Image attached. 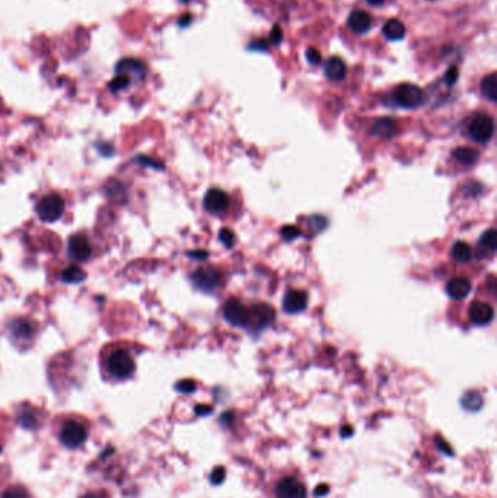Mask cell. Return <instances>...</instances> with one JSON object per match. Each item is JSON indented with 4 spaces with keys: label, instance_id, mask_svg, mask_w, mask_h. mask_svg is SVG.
I'll return each instance as SVG.
<instances>
[{
    "label": "cell",
    "instance_id": "f1b7e54d",
    "mask_svg": "<svg viewBox=\"0 0 497 498\" xmlns=\"http://www.w3.org/2000/svg\"><path fill=\"white\" fill-rule=\"evenodd\" d=\"M175 389L179 390V392H181V394L190 395V394L196 392L197 385H196V382L191 380V379H184V380H180L179 383L175 385Z\"/></svg>",
    "mask_w": 497,
    "mask_h": 498
},
{
    "label": "cell",
    "instance_id": "6da1fadb",
    "mask_svg": "<svg viewBox=\"0 0 497 498\" xmlns=\"http://www.w3.org/2000/svg\"><path fill=\"white\" fill-rule=\"evenodd\" d=\"M104 367L106 375L116 380H126L133 376L136 370V363L133 355L121 347L110 348L105 355Z\"/></svg>",
    "mask_w": 497,
    "mask_h": 498
},
{
    "label": "cell",
    "instance_id": "484cf974",
    "mask_svg": "<svg viewBox=\"0 0 497 498\" xmlns=\"http://www.w3.org/2000/svg\"><path fill=\"white\" fill-rule=\"evenodd\" d=\"M85 277H86L85 271L82 268H79L78 265H70L61 273V281L70 283V284L81 283L85 280Z\"/></svg>",
    "mask_w": 497,
    "mask_h": 498
},
{
    "label": "cell",
    "instance_id": "ffe728a7",
    "mask_svg": "<svg viewBox=\"0 0 497 498\" xmlns=\"http://www.w3.org/2000/svg\"><path fill=\"white\" fill-rule=\"evenodd\" d=\"M346 64L338 57H331L326 63V75L331 81H343L346 78Z\"/></svg>",
    "mask_w": 497,
    "mask_h": 498
},
{
    "label": "cell",
    "instance_id": "9a60e30c",
    "mask_svg": "<svg viewBox=\"0 0 497 498\" xmlns=\"http://www.w3.org/2000/svg\"><path fill=\"white\" fill-rule=\"evenodd\" d=\"M468 313H470L471 322L476 325H480V327L490 324L494 317L493 308L484 302H474L471 305Z\"/></svg>",
    "mask_w": 497,
    "mask_h": 498
},
{
    "label": "cell",
    "instance_id": "ab89813d",
    "mask_svg": "<svg viewBox=\"0 0 497 498\" xmlns=\"http://www.w3.org/2000/svg\"><path fill=\"white\" fill-rule=\"evenodd\" d=\"M354 435V430H353V427L350 424H346L341 427V430H340V436L341 439H351Z\"/></svg>",
    "mask_w": 497,
    "mask_h": 498
},
{
    "label": "cell",
    "instance_id": "f35d334b",
    "mask_svg": "<svg viewBox=\"0 0 497 498\" xmlns=\"http://www.w3.org/2000/svg\"><path fill=\"white\" fill-rule=\"evenodd\" d=\"M234 418H235V414L232 411H225L221 418H219V422L224 424V425H231L234 422Z\"/></svg>",
    "mask_w": 497,
    "mask_h": 498
},
{
    "label": "cell",
    "instance_id": "7c38bea8",
    "mask_svg": "<svg viewBox=\"0 0 497 498\" xmlns=\"http://www.w3.org/2000/svg\"><path fill=\"white\" fill-rule=\"evenodd\" d=\"M224 316L234 327H245L248 319V309L236 299L226 302L224 308Z\"/></svg>",
    "mask_w": 497,
    "mask_h": 498
},
{
    "label": "cell",
    "instance_id": "83f0119b",
    "mask_svg": "<svg viewBox=\"0 0 497 498\" xmlns=\"http://www.w3.org/2000/svg\"><path fill=\"white\" fill-rule=\"evenodd\" d=\"M0 498H31V495L24 487H9L2 492Z\"/></svg>",
    "mask_w": 497,
    "mask_h": 498
},
{
    "label": "cell",
    "instance_id": "f546056e",
    "mask_svg": "<svg viewBox=\"0 0 497 498\" xmlns=\"http://www.w3.org/2000/svg\"><path fill=\"white\" fill-rule=\"evenodd\" d=\"M226 479V469L224 467H216L210 474V484L221 485Z\"/></svg>",
    "mask_w": 497,
    "mask_h": 498
},
{
    "label": "cell",
    "instance_id": "44dd1931",
    "mask_svg": "<svg viewBox=\"0 0 497 498\" xmlns=\"http://www.w3.org/2000/svg\"><path fill=\"white\" fill-rule=\"evenodd\" d=\"M383 35L391 41H398L403 40L406 35V26L403 22H400L398 19H389L385 25H383Z\"/></svg>",
    "mask_w": 497,
    "mask_h": 498
},
{
    "label": "cell",
    "instance_id": "ee69618b",
    "mask_svg": "<svg viewBox=\"0 0 497 498\" xmlns=\"http://www.w3.org/2000/svg\"><path fill=\"white\" fill-rule=\"evenodd\" d=\"M366 2L371 5V6H381L385 0H366Z\"/></svg>",
    "mask_w": 497,
    "mask_h": 498
},
{
    "label": "cell",
    "instance_id": "4dcf8cb0",
    "mask_svg": "<svg viewBox=\"0 0 497 498\" xmlns=\"http://www.w3.org/2000/svg\"><path fill=\"white\" fill-rule=\"evenodd\" d=\"M280 235L285 240H293L301 235V230L296 226H285L281 229Z\"/></svg>",
    "mask_w": 497,
    "mask_h": 498
},
{
    "label": "cell",
    "instance_id": "603a6c76",
    "mask_svg": "<svg viewBox=\"0 0 497 498\" xmlns=\"http://www.w3.org/2000/svg\"><path fill=\"white\" fill-rule=\"evenodd\" d=\"M452 258L456 261V263H468L473 257V251H471V248L468 243L466 242H456L453 243L452 246V253H451Z\"/></svg>",
    "mask_w": 497,
    "mask_h": 498
},
{
    "label": "cell",
    "instance_id": "1f68e13d",
    "mask_svg": "<svg viewBox=\"0 0 497 498\" xmlns=\"http://www.w3.org/2000/svg\"><path fill=\"white\" fill-rule=\"evenodd\" d=\"M219 238L226 248H232L235 245V233L231 229H222L219 233Z\"/></svg>",
    "mask_w": 497,
    "mask_h": 498
},
{
    "label": "cell",
    "instance_id": "52a82bcc",
    "mask_svg": "<svg viewBox=\"0 0 497 498\" xmlns=\"http://www.w3.org/2000/svg\"><path fill=\"white\" fill-rule=\"evenodd\" d=\"M394 101L401 108L413 110L423 102V91L416 85L404 83L396 89Z\"/></svg>",
    "mask_w": 497,
    "mask_h": 498
},
{
    "label": "cell",
    "instance_id": "ac0fdd59",
    "mask_svg": "<svg viewBox=\"0 0 497 498\" xmlns=\"http://www.w3.org/2000/svg\"><path fill=\"white\" fill-rule=\"evenodd\" d=\"M459 405L467 412H478V411H481L484 401H483L481 394L477 392V390H467V392L461 397Z\"/></svg>",
    "mask_w": 497,
    "mask_h": 498
},
{
    "label": "cell",
    "instance_id": "277c9868",
    "mask_svg": "<svg viewBox=\"0 0 497 498\" xmlns=\"http://www.w3.org/2000/svg\"><path fill=\"white\" fill-rule=\"evenodd\" d=\"M274 309L270 305L258 303L253 309H248V319L244 328L250 332H261L274 321Z\"/></svg>",
    "mask_w": 497,
    "mask_h": 498
},
{
    "label": "cell",
    "instance_id": "e575fe53",
    "mask_svg": "<svg viewBox=\"0 0 497 498\" xmlns=\"http://www.w3.org/2000/svg\"><path fill=\"white\" fill-rule=\"evenodd\" d=\"M306 59H308V61H309L311 64H313V66L321 63V54H319V51L315 50V49H308V50H306Z\"/></svg>",
    "mask_w": 497,
    "mask_h": 498
},
{
    "label": "cell",
    "instance_id": "e0dca14e",
    "mask_svg": "<svg viewBox=\"0 0 497 498\" xmlns=\"http://www.w3.org/2000/svg\"><path fill=\"white\" fill-rule=\"evenodd\" d=\"M347 24H348V28L354 34H365L369 31V28L372 25V19L363 11H354L350 14Z\"/></svg>",
    "mask_w": 497,
    "mask_h": 498
},
{
    "label": "cell",
    "instance_id": "8d00e7d4",
    "mask_svg": "<svg viewBox=\"0 0 497 498\" xmlns=\"http://www.w3.org/2000/svg\"><path fill=\"white\" fill-rule=\"evenodd\" d=\"M196 415L199 417H207V415H211L213 414V407H209V405H197L196 410H194Z\"/></svg>",
    "mask_w": 497,
    "mask_h": 498
},
{
    "label": "cell",
    "instance_id": "4fadbf2b",
    "mask_svg": "<svg viewBox=\"0 0 497 498\" xmlns=\"http://www.w3.org/2000/svg\"><path fill=\"white\" fill-rule=\"evenodd\" d=\"M9 334L15 342H29L35 334V327L28 319H14L8 327Z\"/></svg>",
    "mask_w": 497,
    "mask_h": 498
},
{
    "label": "cell",
    "instance_id": "5bb4252c",
    "mask_svg": "<svg viewBox=\"0 0 497 498\" xmlns=\"http://www.w3.org/2000/svg\"><path fill=\"white\" fill-rule=\"evenodd\" d=\"M308 305V296L305 292L301 290H291L286 293L285 299H283V309L286 313L295 315L299 312H303Z\"/></svg>",
    "mask_w": 497,
    "mask_h": 498
},
{
    "label": "cell",
    "instance_id": "7402d4cb",
    "mask_svg": "<svg viewBox=\"0 0 497 498\" xmlns=\"http://www.w3.org/2000/svg\"><path fill=\"white\" fill-rule=\"evenodd\" d=\"M453 159L463 166H473L478 161V152L473 148H458L452 153Z\"/></svg>",
    "mask_w": 497,
    "mask_h": 498
},
{
    "label": "cell",
    "instance_id": "9c48e42d",
    "mask_svg": "<svg viewBox=\"0 0 497 498\" xmlns=\"http://www.w3.org/2000/svg\"><path fill=\"white\" fill-rule=\"evenodd\" d=\"M276 498H306L305 485L295 477L281 478L274 489Z\"/></svg>",
    "mask_w": 497,
    "mask_h": 498
},
{
    "label": "cell",
    "instance_id": "b9f144b4",
    "mask_svg": "<svg viewBox=\"0 0 497 498\" xmlns=\"http://www.w3.org/2000/svg\"><path fill=\"white\" fill-rule=\"evenodd\" d=\"M253 50H267V41L266 40H257L251 43Z\"/></svg>",
    "mask_w": 497,
    "mask_h": 498
},
{
    "label": "cell",
    "instance_id": "8992f818",
    "mask_svg": "<svg viewBox=\"0 0 497 498\" xmlns=\"http://www.w3.org/2000/svg\"><path fill=\"white\" fill-rule=\"evenodd\" d=\"M468 134L476 143L486 145L494 134V123L488 116L477 114L471 118L468 124Z\"/></svg>",
    "mask_w": 497,
    "mask_h": 498
},
{
    "label": "cell",
    "instance_id": "cb8c5ba5",
    "mask_svg": "<svg viewBox=\"0 0 497 498\" xmlns=\"http://www.w3.org/2000/svg\"><path fill=\"white\" fill-rule=\"evenodd\" d=\"M481 92L490 102L497 101V76H496V73H490L488 76H486L481 81Z\"/></svg>",
    "mask_w": 497,
    "mask_h": 498
},
{
    "label": "cell",
    "instance_id": "74e56055",
    "mask_svg": "<svg viewBox=\"0 0 497 498\" xmlns=\"http://www.w3.org/2000/svg\"><path fill=\"white\" fill-rule=\"evenodd\" d=\"M328 492H330V485H328V484H319V485L315 488L313 495H315V497H326Z\"/></svg>",
    "mask_w": 497,
    "mask_h": 498
},
{
    "label": "cell",
    "instance_id": "2e32d148",
    "mask_svg": "<svg viewBox=\"0 0 497 498\" xmlns=\"http://www.w3.org/2000/svg\"><path fill=\"white\" fill-rule=\"evenodd\" d=\"M471 292V283L464 277H455L448 281L446 293L455 300L466 299Z\"/></svg>",
    "mask_w": 497,
    "mask_h": 498
},
{
    "label": "cell",
    "instance_id": "d590c367",
    "mask_svg": "<svg viewBox=\"0 0 497 498\" xmlns=\"http://www.w3.org/2000/svg\"><path fill=\"white\" fill-rule=\"evenodd\" d=\"M458 76H459V72H458V68L455 66L449 67V70L446 72L445 75V81L448 85H453L456 81H458Z\"/></svg>",
    "mask_w": 497,
    "mask_h": 498
},
{
    "label": "cell",
    "instance_id": "7a4b0ae2",
    "mask_svg": "<svg viewBox=\"0 0 497 498\" xmlns=\"http://www.w3.org/2000/svg\"><path fill=\"white\" fill-rule=\"evenodd\" d=\"M145 72H146V67L141 61L133 60V59L123 60L117 66V73H116V78L113 79V82L110 83V88L114 92L124 91L129 86H131L133 81L144 79Z\"/></svg>",
    "mask_w": 497,
    "mask_h": 498
},
{
    "label": "cell",
    "instance_id": "d4e9b609",
    "mask_svg": "<svg viewBox=\"0 0 497 498\" xmlns=\"http://www.w3.org/2000/svg\"><path fill=\"white\" fill-rule=\"evenodd\" d=\"M478 246L483 253H488V254H493L496 251V248H497V233L494 229H488L486 230L480 240H478Z\"/></svg>",
    "mask_w": 497,
    "mask_h": 498
},
{
    "label": "cell",
    "instance_id": "f6af8a7d",
    "mask_svg": "<svg viewBox=\"0 0 497 498\" xmlns=\"http://www.w3.org/2000/svg\"><path fill=\"white\" fill-rule=\"evenodd\" d=\"M0 450H2V449H0Z\"/></svg>",
    "mask_w": 497,
    "mask_h": 498
},
{
    "label": "cell",
    "instance_id": "60d3db41",
    "mask_svg": "<svg viewBox=\"0 0 497 498\" xmlns=\"http://www.w3.org/2000/svg\"><path fill=\"white\" fill-rule=\"evenodd\" d=\"M81 498H106V494L102 491H89L84 494Z\"/></svg>",
    "mask_w": 497,
    "mask_h": 498
},
{
    "label": "cell",
    "instance_id": "836d02e7",
    "mask_svg": "<svg viewBox=\"0 0 497 498\" xmlns=\"http://www.w3.org/2000/svg\"><path fill=\"white\" fill-rule=\"evenodd\" d=\"M283 40V31L278 25H274L273 29H271V34H270V43L274 44V46H278Z\"/></svg>",
    "mask_w": 497,
    "mask_h": 498
},
{
    "label": "cell",
    "instance_id": "d6986e66",
    "mask_svg": "<svg viewBox=\"0 0 497 498\" xmlns=\"http://www.w3.org/2000/svg\"><path fill=\"white\" fill-rule=\"evenodd\" d=\"M398 126L393 118H379L372 128V133L381 138H391L397 134Z\"/></svg>",
    "mask_w": 497,
    "mask_h": 498
},
{
    "label": "cell",
    "instance_id": "8fae6325",
    "mask_svg": "<svg viewBox=\"0 0 497 498\" xmlns=\"http://www.w3.org/2000/svg\"><path fill=\"white\" fill-rule=\"evenodd\" d=\"M229 207V195L219 188H211L204 195V208L213 215H221Z\"/></svg>",
    "mask_w": 497,
    "mask_h": 498
},
{
    "label": "cell",
    "instance_id": "5b68a950",
    "mask_svg": "<svg viewBox=\"0 0 497 498\" xmlns=\"http://www.w3.org/2000/svg\"><path fill=\"white\" fill-rule=\"evenodd\" d=\"M66 204L59 194H47L37 203V215L46 223L57 222L64 213Z\"/></svg>",
    "mask_w": 497,
    "mask_h": 498
},
{
    "label": "cell",
    "instance_id": "d6a6232c",
    "mask_svg": "<svg viewBox=\"0 0 497 498\" xmlns=\"http://www.w3.org/2000/svg\"><path fill=\"white\" fill-rule=\"evenodd\" d=\"M435 443H436L441 453H443L445 456H449V457L453 456V449L441 436H435Z\"/></svg>",
    "mask_w": 497,
    "mask_h": 498
},
{
    "label": "cell",
    "instance_id": "7bdbcfd3",
    "mask_svg": "<svg viewBox=\"0 0 497 498\" xmlns=\"http://www.w3.org/2000/svg\"><path fill=\"white\" fill-rule=\"evenodd\" d=\"M207 253H204V251H197V253H191L190 254V257H194V258H201V260H204V258H207Z\"/></svg>",
    "mask_w": 497,
    "mask_h": 498
},
{
    "label": "cell",
    "instance_id": "3957f363",
    "mask_svg": "<svg viewBox=\"0 0 497 498\" xmlns=\"http://www.w3.org/2000/svg\"><path fill=\"white\" fill-rule=\"evenodd\" d=\"M59 439L64 446L70 449H78L88 439V427L82 420L69 418L63 421L60 427Z\"/></svg>",
    "mask_w": 497,
    "mask_h": 498
},
{
    "label": "cell",
    "instance_id": "ba28073f",
    "mask_svg": "<svg viewBox=\"0 0 497 498\" xmlns=\"http://www.w3.org/2000/svg\"><path fill=\"white\" fill-rule=\"evenodd\" d=\"M191 280H193V284L199 290L210 293L215 289H218L219 283H221V273L216 268H213V267H206V268L197 270L193 274Z\"/></svg>",
    "mask_w": 497,
    "mask_h": 498
},
{
    "label": "cell",
    "instance_id": "4316f807",
    "mask_svg": "<svg viewBox=\"0 0 497 498\" xmlns=\"http://www.w3.org/2000/svg\"><path fill=\"white\" fill-rule=\"evenodd\" d=\"M327 226H328V220L324 216H312L308 220V228L313 235L321 233Z\"/></svg>",
    "mask_w": 497,
    "mask_h": 498
},
{
    "label": "cell",
    "instance_id": "30bf717a",
    "mask_svg": "<svg viewBox=\"0 0 497 498\" xmlns=\"http://www.w3.org/2000/svg\"><path fill=\"white\" fill-rule=\"evenodd\" d=\"M69 255L78 263H85L92 255V246L84 233H76L69 239Z\"/></svg>",
    "mask_w": 497,
    "mask_h": 498
}]
</instances>
